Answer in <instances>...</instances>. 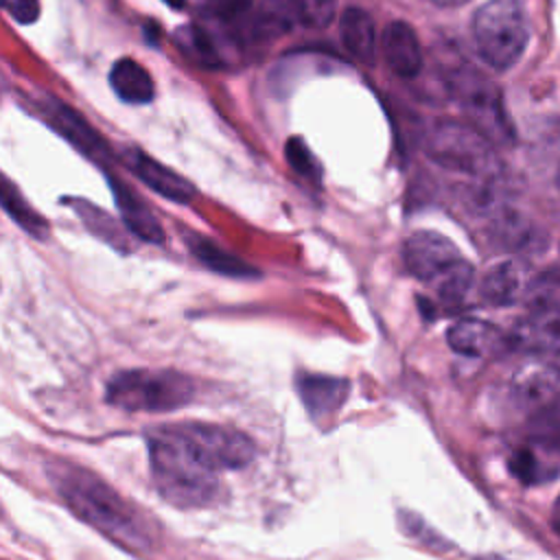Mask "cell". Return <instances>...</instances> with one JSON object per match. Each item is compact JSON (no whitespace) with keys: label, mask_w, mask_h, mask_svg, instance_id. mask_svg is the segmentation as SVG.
Masks as SVG:
<instances>
[{"label":"cell","mask_w":560,"mask_h":560,"mask_svg":"<svg viewBox=\"0 0 560 560\" xmlns=\"http://www.w3.org/2000/svg\"><path fill=\"white\" fill-rule=\"evenodd\" d=\"M48 477L63 503L88 525L129 549H151L155 525L103 477L74 462L48 464Z\"/></svg>","instance_id":"obj_1"},{"label":"cell","mask_w":560,"mask_h":560,"mask_svg":"<svg viewBox=\"0 0 560 560\" xmlns=\"http://www.w3.org/2000/svg\"><path fill=\"white\" fill-rule=\"evenodd\" d=\"M149 470L160 497L182 510L210 505L219 494V472L188 451L173 431L162 424L147 433Z\"/></svg>","instance_id":"obj_2"},{"label":"cell","mask_w":560,"mask_h":560,"mask_svg":"<svg viewBox=\"0 0 560 560\" xmlns=\"http://www.w3.org/2000/svg\"><path fill=\"white\" fill-rule=\"evenodd\" d=\"M192 398V378L171 368H129L105 383V400L129 413H166L186 407Z\"/></svg>","instance_id":"obj_3"},{"label":"cell","mask_w":560,"mask_h":560,"mask_svg":"<svg viewBox=\"0 0 560 560\" xmlns=\"http://www.w3.org/2000/svg\"><path fill=\"white\" fill-rule=\"evenodd\" d=\"M472 39L479 57L492 70H510L529 42V22L521 0H488L481 4L472 18Z\"/></svg>","instance_id":"obj_4"},{"label":"cell","mask_w":560,"mask_h":560,"mask_svg":"<svg viewBox=\"0 0 560 560\" xmlns=\"http://www.w3.org/2000/svg\"><path fill=\"white\" fill-rule=\"evenodd\" d=\"M424 153L438 166L477 179L494 177L499 171L494 142L470 122L438 120L424 133Z\"/></svg>","instance_id":"obj_5"},{"label":"cell","mask_w":560,"mask_h":560,"mask_svg":"<svg viewBox=\"0 0 560 560\" xmlns=\"http://www.w3.org/2000/svg\"><path fill=\"white\" fill-rule=\"evenodd\" d=\"M446 83L470 125L492 142L510 144L514 140V129L508 118L501 90L483 72L464 63L448 72Z\"/></svg>","instance_id":"obj_6"},{"label":"cell","mask_w":560,"mask_h":560,"mask_svg":"<svg viewBox=\"0 0 560 560\" xmlns=\"http://www.w3.org/2000/svg\"><path fill=\"white\" fill-rule=\"evenodd\" d=\"M166 427L188 451L217 472L241 470L256 457V442L234 427L201 420H182Z\"/></svg>","instance_id":"obj_7"},{"label":"cell","mask_w":560,"mask_h":560,"mask_svg":"<svg viewBox=\"0 0 560 560\" xmlns=\"http://www.w3.org/2000/svg\"><path fill=\"white\" fill-rule=\"evenodd\" d=\"M516 402L547 442H560V365L527 363L512 378Z\"/></svg>","instance_id":"obj_8"},{"label":"cell","mask_w":560,"mask_h":560,"mask_svg":"<svg viewBox=\"0 0 560 560\" xmlns=\"http://www.w3.org/2000/svg\"><path fill=\"white\" fill-rule=\"evenodd\" d=\"M462 260L457 245L435 230H418L402 243V265L409 276L435 289Z\"/></svg>","instance_id":"obj_9"},{"label":"cell","mask_w":560,"mask_h":560,"mask_svg":"<svg viewBox=\"0 0 560 560\" xmlns=\"http://www.w3.org/2000/svg\"><path fill=\"white\" fill-rule=\"evenodd\" d=\"M122 162L127 168L153 192L162 195L168 201L175 203H190L197 195V188L192 182H188L184 175L171 171L168 166L153 160L149 153L136 147H127L122 151Z\"/></svg>","instance_id":"obj_10"},{"label":"cell","mask_w":560,"mask_h":560,"mask_svg":"<svg viewBox=\"0 0 560 560\" xmlns=\"http://www.w3.org/2000/svg\"><path fill=\"white\" fill-rule=\"evenodd\" d=\"M295 389L311 420L322 424L339 413L348 400L350 381L330 374H300L295 376Z\"/></svg>","instance_id":"obj_11"},{"label":"cell","mask_w":560,"mask_h":560,"mask_svg":"<svg viewBox=\"0 0 560 560\" xmlns=\"http://www.w3.org/2000/svg\"><path fill=\"white\" fill-rule=\"evenodd\" d=\"M39 105L50 127H55L61 136H66L79 151H83L85 155L98 162L109 160V149L103 142V138L72 107H68L57 98H48L46 103H39Z\"/></svg>","instance_id":"obj_12"},{"label":"cell","mask_w":560,"mask_h":560,"mask_svg":"<svg viewBox=\"0 0 560 560\" xmlns=\"http://www.w3.org/2000/svg\"><path fill=\"white\" fill-rule=\"evenodd\" d=\"M446 341L457 354L475 359L499 354L512 346V339H508L499 328L477 317H464L455 322L446 330Z\"/></svg>","instance_id":"obj_13"},{"label":"cell","mask_w":560,"mask_h":560,"mask_svg":"<svg viewBox=\"0 0 560 560\" xmlns=\"http://www.w3.org/2000/svg\"><path fill=\"white\" fill-rule=\"evenodd\" d=\"M383 57L389 70L402 79H413L422 70V48L416 31L402 22L394 20L383 31Z\"/></svg>","instance_id":"obj_14"},{"label":"cell","mask_w":560,"mask_h":560,"mask_svg":"<svg viewBox=\"0 0 560 560\" xmlns=\"http://www.w3.org/2000/svg\"><path fill=\"white\" fill-rule=\"evenodd\" d=\"M109 186H112V195L120 212L122 225L140 241H147L153 245L164 243V228L160 225L158 217L149 210V206L140 197H136V192L127 184L109 177Z\"/></svg>","instance_id":"obj_15"},{"label":"cell","mask_w":560,"mask_h":560,"mask_svg":"<svg viewBox=\"0 0 560 560\" xmlns=\"http://www.w3.org/2000/svg\"><path fill=\"white\" fill-rule=\"evenodd\" d=\"M109 85L114 94L129 105H147L155 96V83L149 70L131 57H122L112 66Z\"/></svg>","instance_id":"obj_16"},{"label":"cell","mask_w":560,"mask_h":560,"mask_svg":"<svg viewBox=\"0 0 560 560\" xmlns=\"http://www.w3.org/2000/svg\"><path fill=\"white\" fill-rule=\"evenodd\" d=\"M339 37L343 48L354 59H359L361 63L374 61L376 31H374V20L370 18L368 11H363L361 7L343 9L339 18Z\"/></svg>","instance_id":"obj_17"},{"label":"cell","mask_w":560,"mask_h":560,"mask_svg":"<svg viewBox=\"0 0 560 560\" xmlns=\"http://www.w3.org/2000/svg\"><path fill=\"white\" fill-rule=\"evenodd\" d=\"M186 245L192 252V256L214 273H221L228 278H256L258 276V269H254L252 265H247L238 256L225 252L214 241H210L201 234H195V232L186 234Z\"/></svg>","instance_id":"obj_18"},{"label":"cell","mask_w":560,"mask_h":560,"mask_svg":"<svg viewBox=\"0 0 560 560\" xmlns=\"http://www.w3.org/2000/svg\"><path fill=\"white\" fill-rule=\"evenodd\" d=\"M512 341L534 350L560 352V308H534V313L518 324Z\"/></svg>","instance_id":"obj_19"},{"label":"cell","mask_w":560,"mask_h":560,"mask_svg":"<svg viewBox=\"0 0 560 560\" xmlns=\"http://www.w3.org/2000/svg\"><path fill=\"white\" fill-rule=\"evenodd\" d=\"M523 289L521 269L514 260L494 262L479 282V295L492 306H510L518 300Z\"/></svg>","instance_id":"obj_20"},{"label":"cell","mask_w":560,"mask_h":560,"mask_svg":"<svg viewBox=\"0 0 560 560\" xmlns=\"http://www.w3.org/2000/svg\"><path fill=\"white\" fill-rule=\"evenodd\" d=\"M298 22V0H260L249 18V31L258 39H273L291 31Z\"/></svg>","instance_id":"obj_21"},{"label":"cell","mask_w":560,"mask_h":560,"mask_svg":"<svg viewBox=\"0 0 560 560\" xmlns=\"http://www.w3.org/2000/svg\"><path fill=\"white\" fill-rule=\"evenodd\" d=\"M175 42H177L182 55L188 61H192L195 66H201L208 70L223 66V57L210 35V31L201 28L199 24H186V26L177 28Z\"/></svg>","instance_id":"obj_22"},{"label":"cell","mask_w":560,"mask_h":560,"mask_svg":"<svg viewBox=\"0 0 560 560\" xmlns=\"http://www.w3.org/2000/svg\"><path fill=\"white\" fill-rule=\"evenodd\" d=\"M2 208L4 212L33 238H46L50 228L48 221L22 197V192L11 184L9 177H2V190H0Z\"/></svg>","instance_id":"obj_23"},{"label":"cell","mask_w":560,"mask_h":560,"mask_svg":"<svg viewBox=\"0 0 560 560\" xmlns=\"http://www.w3.org/2000/svg\"><path fill=\"white\" fill-rule=\"evenodd\" d=\"M68 203H72L74 212L81 217V221L85 223V228H88L90 232H94L98 238L107 241V243L114 245V247H122V245H125L122 232L118 230V225L114 223V219H112L109 214H105L101 208L92 206L90 201H81V199H72V201H68Z\"/></svg>","instance_id":"obj_24"},{"label":"cell","mask_w":560,"mask_h":560,"mask_svg":"<svg viewBox=\"0 0 560 560\" xmlns=\"http://www.w3.org/2000/svg\"><path fill=\"white\" fill-rule=\"evenodd\" d=\"M284 155L295 173H300L302 177H308L313 182H319V177H322L319 162L315 160V155L311 153L308 144L302 138H295V136L289 138V142L284 144Z\"/></svg>","instance_id":"obj_25"},{"label":"cell","mask_w":560,"mask_h":560,"mask_svg":"<svg viewBox=\"0 0 560 560\" xmlns=\"http://www.w3.org/2000/svg\"><path fill=\"white\" fill-rule=\"evenodd\" d=\"M337 0H298L300 24L306 28H324L332 22Z\"/></svg>","instance_id":"obj_26"},{"label":"cell","mask_w":560,"mask_h":560,"mask_svg":"<svg viewBox=\"0 0 560 560\" xmlns=\"http://www.w3.org/2000/svg\"><path fill=\"white\" fill-rule=\"evenodd\" d=\"M508 468L525 486L538 483L540 477H542L540 475V462L536 459V455L529 448H516L508 459Z\"/></svg>","instance_id":"obj_27"},{"label":"cell","mask_w":560,"mask_h":560,"mask_svg":"<svg viewBox=\"0 0 560 560\" xmlns=\"http://www.w3.org/2000/svg\"><path fill=\"white\" fill-rule=\"evenodd\" d=\"M536 308H560V276H545L532 287Z\"/></svg>","instance_id":"obj_28"},{"label":"cell","mask_w":560,"mask_h":560,"mask_svg":"<svg viewBox=\"0 0 560 560\" xmlns=\"http://www.w3.org/2000/svg\"><path fill=\"white\" fill-rule=\"evenodd\" d=\"M11 18L20 24H33L39 18V0H9L7 4Z\"/></svg>","instance_id":"obj_29"},{"label":"cell","mask_w":560,"mask_h":560,"mask_svg":"<svg viewBox=\"0 0 560 560\" xmlns=\"http://www.w3.org/2000/svg\"><path fill=\"white\" fill-rule=\"evenodd\" d=\"M427 2H431V4H435V7H442V9H453V7L466 4L468 0H427Z\"/></svg>","instance_id":"obj_30"},{"label":"cell","mask_w":560,"mask_h":560,"mask_svg":"<svg viewBox=\"0 0 560 560\" xmlns=\"http://www.w3.org/2000/svg\"><path fill=\"white\" fill-rule=\"evenodd\" d=\"M551 525H553L556 534L560 536V497H558V501H556V505H553V514H551Z\"/></svg>","instance_id":"obj_31"},{"label":"cell","mask_w":560,"mask_h":560,"mask_svg":"<svg viewBox=\"0 0 560 560\" xmlns=\"http://www.w3.org/2000/svg\"><path fill=\"white\" fill-rule=\"evenodd\" d=\"M475 560H508L503 556H497V553H483V556H477Z\"/></svg>","instance_id":"obj_32"},{"label":"cell","mask_w":560,"mask_h":560,"mask_svg":"<svg viewBox=\"0 0 560 560\" xmlns=\"http://www.w3.org/2000/svg\"><path fill=\"white\" fill-rule=\"evenodd\" d=\"M164 2H168L171 7H177V9H179V7H184V2H182V0H164Z\"/></svg>","instance_id":"obj_33"},{"label":"cell","mask_w":560,"mask_h":560,"mask_svg":"<svg viewBox=\"0 0 560 560\" xmlns=\"http://www.w3.org/2000/svg\"><path fill=\"white\" fill-rule=\"evenodd\" d=\"M558 186H560V171H558Z\"/></svg>","instance_id":"obj_34"}]
</instances>
